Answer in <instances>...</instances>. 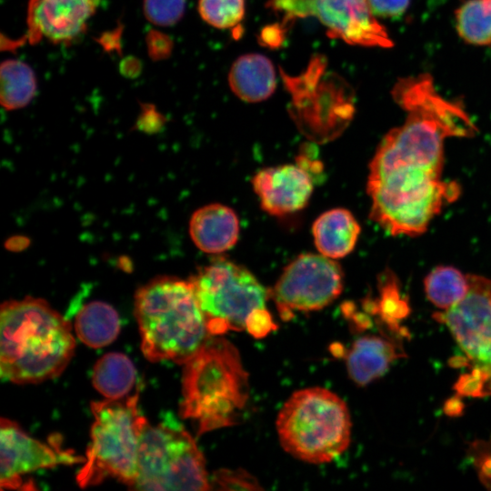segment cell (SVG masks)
Instances as JSON below:
<instances>
[{"instance_id":"603a6c76","label":"cell","mask_w":491,"mask_h":491,"mask_svg":"<svg viewBox=\"0 0 491 491\" xmlns=\"http://www.w3.org/2000/svg\"><path fill=\"white\" fill-rule=\"evenodd\" d=\"M426 297L437 308L447 310L459 303L468 291V277L453 266L434 268L425 278Z\"/></svg>"},{"instance_id":"f1b7e54d","label":"cell","mask_w":491,"mask_h":491,"mask_svg":"<svg viewBox=\"0 0 491 491\" xmlns=\"http://www.w3.org/2000/svg\"><path fill=\"white\" fill-rule=\"evenodd\" d=\"M468 454L477 469L481 482L491 488V441L474 442Z\"/></svg>"},{"instance_id":"277c9868","label":"cell","mask_w":491,"mask_h":491,"mask_svg":"<svg viewBox=\"0 0 491 491\" xmlns=\"http://www.w3.org/2000/svg\"><path fill=\"white\" fill-rule=\"evenodd\" d=\"M248 389L236 348L222 337L208 338L184 364L180 415L196 423L199 435L233 426Z\"/></svg>"},{"instance_id":"3957f363","label":"cell","mask_w":491,"mask_h":491,"mask_svg":"<svg viewBox=\"0 0 491 491\" xmlns=\"http://www.w3.org/2000/svg\"><path fill=\"white\" fill-rule=\"evenodd\" d=\"M141 350L151 362L184 365L208 339L204 314L190 280L159 276L135 296Z\"/></svg>"},{"instance_id":"4fadbf2b","label":"cell","mask_w":491,"mask_h":491,"mask_svg":"<svg viewBox=\"0 0 491 491\" xmlns=\"http://www.w3.org/2000/svg\"><path fill=\"white\" fill-rule=\"evenodd\" d=\"M0 450L2 490L35 489L33 482L25 481L24 476L38 469L85 462L84 456L31 437L16 423L6 418H1L0 422Z\"/></svg>"},{"instance_id":"6da1fadb","label":"cell","mask_w":491,"mask_h":491,"mask_svg":"<svg viewBox=\"0 0 491 491\" xmlns=\"http://www.w3.org/2000/svg\"><path fill=\"white\" fill-rule=\"evenodd\" d=\"M392 96L406 119L371 160L370 217L392 235L416 236L459 195L456 184L442 180L445 140L471 136L476 127L462 105L436 91L429 74L398 79Z\"/></svg>"},{"instance_id":"ba28073f","label":"cell","mask_w":491,"mask_h":491,"mask_svg":"<svg viewBox=\"0 0 491 491\" xmlns=\"http://www.w3.org/2000/svg\"><path fill=\"white\" fill-rule=\"evenodd\" d=\"M138 490H207L205 462L193 436L176 421L152 426L145 417L139 436Z\"/></svg>"},{"instance_id":"ffe728a7","label":"cell","mask_w":491,"mask_h":491,"mask_svg":"<svg viewBox=\"0 0 491 491\" xmlns=\"http://www.w3.org/2000/svg\"><path fill=\"white\" fill-rule=\"evenodd\" d=\"M75 330L85 345L99 348L116 338L120 330V319L112 306L92 301L82 306L76 314Z\"/></svg>"},{"instance_id":"cb8c5ba5","label":"cell","mask_w":491,"mask_h":491,"mask_svg":"<svg viewBox=\"0 0 491 491\" xmlns=\"http://www.w3.org/2000/svg\"><path fill=\"white\" fill-rule=\"evenodd\" d=\"M457 32L476 45L491 44V1L468 0L456 12Z\"/></svg>"},{"instance_id":"30bf717a","label":"cell","mask_w":491,"mask_h":491,"mask_svg":"<svg viewBox=\"0 0 491 491\" xmlns=\"http://www.w3.org/2000/svg\"><path fill=\"white\" fill-rule=\"evenodd\" d=\"M326 59L316 55L297 76L281 72L291 95L293 119L305 135L318 143L339 135L355 114L350 85L339 75L326 73Z\"/></svg>"},{"instance_id":"d6986e66","label":"cell","mask_w":491,"mask_h":491,"mask_svg":"<svg viewBox=\"0 0 491 491\" xmlns=\"http://www.w3.org/2000/svg\"><path fill=\"white\" fill-rule=\"evenodd\" d=\"M312 232L320 254L336 259L353 251L360 234V225L348 210L334 208L316 219Z\"/></svg>"},{"instance_id":"2e32d148","label":"cell","mask_w":491,"mask_h":491,"mask_svg":"<svg viewBox=\"0 0 491 491\" xmlns=\"http://www.w3.org/2000/svg\"><path fill=\"white\" fill-rule=\"evenodd\" d=\"M189 234L201 251L221 253L230 249L237 242L239 221L230 207L221 204H210L192 215Z\"/></svg>"},{"instance_id":"52a82bcc","label":"cell","mask_w":491,"mask_h":491,"mask_svg":"<svg viewBox=\"0 0 491 491\" xmlns=\"http://www.w3.org/2000/svg\"><path fill=\"white\" fill-rule=\"evenodd\" d=\"M139 391L121 399L91 403L94 423L85 462L76 474L80 487L113 477L132 488L137 475L139 436L144 416L138 408Z\"/></svg>"},{"instance_id":"4316f807","label":"cell","mask_w":491,"mask_h":491,"mask_svg":"<svg viewBox=\"0 0 491 491\" xmlns=\"http://www.w3.org/2000/svg\"><path fill=\"white\" fill-rule=\"evenodd\" d=\"M185 0H144V12L147 20L155 25L169 26L183 16Z\"/></svg>"},{"instance_id":"9c48e42d","label":"cell","mask_w":491,"mask_h":491,"mask_svg":"<svg viewBox=\"0 0 491 491\" xmlns=\"http://www.w3.org/2000/svg\"><path fill=\"white\" fill-rule=\"evenodd\" d=\"M467 277L466 296L434 317L447 326L463 353L452 359V366L468 369L454 386L457 395L491 396V280L471 274Z\"/></svg>"},{"instance_id":"8992f818","label":"cell","mask_w":491,"mask_h":491,"mask_svg":"<svg viewBox=\"0 0 491 491\" xmlns=\"http://www.w3.org/2000/svg\"><path fill=\"white\" fill-rule=\"evenodd\" d=\"M351 426L346 403L322 387L295 392L276 418L283 448L312 464L330 462L344 453L350 443Z\"/></svg>"},{"instance_id":"5bb4252c","label":"cell","mask_w":491,"mask_h":491,"mask_svg":"<svg viewBox=\"0 0 491 491\" xmlns=\"http://www.w3.org/2000/svg\"><path fill=\"white\" fill-rule=\"evenodd\" d=\"M98 5L99 0H29V42L35 44L46 38L55 44H67L75 40L85 32Z\"/></svg>"},{"instance_id":"8fae6325","label":"cell","mask_w":491,"mask_h":491,"mask_svg":"<svg viewBox=\"0 0 491 491\" xmlns=\"http://www.w3.org/2000/svg\"><path fill=\"white\" fill-rule=\"evenodd\" d=\"M340 266L323 255L303 254L283 271L270 291L282 319H291L296 312L323 309L343 290Z\"/></svg>"},{"instance_id":"7402d4cb","label":"cell","mask_w":491,"mask_h":491,"mask_svg":"<svg viewBox=\"0 0 491 491\" xmlns=\"http://www.w3.org/2000/svg\"><path fill=\"white\" fill-rule=\"evenodd\" d=\"M36 94V80L30 66L8 59L1 65V104L6 110L27 105Z\"/></svg>"},{"instance_id":"e0dca14e","label":"cell","mask_w":491,"mask_h":491,"mask_svg":"<svg viewBox=\"0 0 491 491\" xmlns=\"http://www.w3.org/2000/svg\"><path fill=\"white\" fill-rule=\"evenodd\" d=\"M405 356L392 337L366 336L356 339L347 352L346 363L350 378L366 386L384 375L394 360Z\"/></svg>"},{"instance_id":"484cf974","label":"cell","mask_w":491,"mask_h":491,"mask_svg":"<svg viewBox=\"0 0 491 491\" xmlns=\"http://www.w3.org/2000/svg\"><path fill=\"white\" fill-rule=\"evenodd\" d=\"M246 0H199L198 12L208 25L219 28H232L245 15Z\"/></svg>"},{"instance_id":"5b68a950","label":"cell","mask_w":491,"mask_h":491,"mask_svg":"<svg viewBox=\"0 0 491 491\" xmlns=\"http://www.w3.org/2000/svg\"><path fill=\"white\" fill-rule=\"evenodd\" d=\"M209 335L246 331L261 338L276 326L266 309L267 292L244 266L217 260L190 279Z\"/></svg>"},{"instance_id":"7a4b0ae2","label":"cell","mask_w":491,"mask_h":491,"mask_svg":"<svg viewBox=\"0 0 491 491\" xmlns=\"http://www.w3.org/2000/svg\"><path fill=\"white\" fill-rule=\"evenodd\" d=\"M75 339L69 322L41 298L8 300L0 308V375L15 384L59 376L70 362Z\"/></svg>"},{"instance_id":"44dd1931","label":"cell","mask_w":491,"mask_h":491,"mask_svg":"<svg viewBox=\"0 0 491 491\" xmlns=\"http://www.w3.org/2000/svg\"><path fill=\"white\" fill-rule=\"evenodd\" d=\"M136 379L133 362L125 355L111 352L95 363L92 382L105 399H121L128 396Z\"/></svg>"},{"instance_id":"ac0fdd59","label":"cell","mask_w":491,"mask_h":491,"mask_svg":"<svg viewBox=\"0 0 491 491\" xmlns=\"http://www.w3.org/2000/svg\"><path fill=\"white\" fill-rule=\"evenodd\" d=\"M228 83L240 99L249 103L261 102L275 92V66L270 59L260 54L241 55L231 66Z\"/></svg>"},{"instance_id":"d4e9b609","label":"cell","mask_w":491,"mask_h":491,"mask_svg":"<svg viewBox=\"0 0 491 491\" xmlns=\"http://www.w3.org/2000/svg\"><path fill=\"white\" fill-rule=\"evenodd\" d=\"M386 328L392 334L402 336L405 331L399 324L409 312L407 302L401 296L396 279L386 277L381 286V297L375 305Z\"/></svg>"},{"instance_id":"4dcf8cb0","label":"cell","mask_w":491,"mask_h":491,"mask_svg":"<svg viewBox=\"0 0 491 491\" xmlns=\"http://www.w3.org/2000/svg\"><path fill=\"white\" fill-rule=\"evenodd\" d=\"M284 39V31L277 25H270L263 29L260 40L268 46H278Z\"/></svg>"},{"instance_id":"9a60e30c","label":"cell","mask_w":491,"mask_h":491,"mask_svg":"<svg viewBox=\"0 0 491 491\" xmlns=\"http://www.w3.org/2000/svg\"><path fill=\"white\" fill-rule=\"evenodd\" d=\"M252 184L262 208L274 215L304 208L313 192V177L298 164L262 169Z\"/></svg>"},{"instance_id":"1f68e13d","label":"cell","mask_w":491,"mask_h":491,"mask_svg":"<svg viewBox=\"0 0 491 491\" xmlns=\"http://www.w3.org/2000/svg\"><path fill=\"white\" fill-rule=\"evenodd\" d=\"M489 1H491V0H489Z\"/></svg>"},{"instance_id":"83f0119b","label":"cell","mask_w":491,"mask_h":491,"mask_svg":"<svg viewBox=\"0 0 491 491\" xmlns=\"http://www.w3.org/2000/svg\"><path fill=\"white\" fill-rule=\"evenodd\" d=\"M210 484L219 489H260L258 483L242 470H219L212 477ZM211 486V485H210Z\"/></svg>"},{"instance_id":"f546056e","label":"cell","mask_w":491,"mask_h":491,"mask_svg":"<svg viewBox=\"0 0 491 491\" xmlns=\"http://www.w3.org/2000/svg\"><path fill=\"white\" fill-rule=\"evenodd\" d=\"M376 16L397 17L407 9L410 0H368Z\"/></svg>"},{"instance_id":"7c38bea8","label":"cell","mask_w":491,"mask_h":491,"mask_svg":"<svg viewBox=\"0 0 491 491\" xmlns=\"http://www.w3.org/2000/svg\"><path fill=\"white\" fill-rule=\"evenodd\" d=\"M268 6L285 21L315 16L327 35L350 45L393 46L386 29L377 21L368 0H269Z\"/></svg>"}]
</instances>
